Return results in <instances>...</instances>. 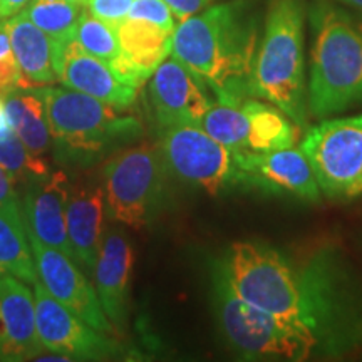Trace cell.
Wrapping results in <instances>:
<instances>
[{
    "label": "cell",
    "instance_id": "11",
    "mask_svg": "<svg viewBox=\"0 0 362 362\" xmlns=\"http://www.w3.org/2000/svg\"><path fill=\"white\" fill-rule=\"evenodd\" d=\"M27 235H29L39 280L49 293L93 329L107 336L117 334L115 325L104 314L96 287H93L88 277L78 269L76 262L57 248L45 245L29 230Z\"/></svg>",
    "mask_w": 362,
    "mask_h": 362
},
{
    "label": "cell",
    "instance_id": "27",
    "mask_svg": "<svg viewBox=\"0 0 362 362\" xmlns=\"http://www.w3.org/2000/svg\"><path fill=\"white\" fill-rule=\"evenodd\" d=\"M74 40L83 51L98 59H103L110 64H112L121 54L117 27L90 16L88 11H84L81 16L79 24L76 27Z\"/></svg>",
    "mask_w": 362,
    "mask_h": 362
},
{
    "label": "cell",
    "instance_id": "21",
    "mask_svg": "<svg viewBox=\"0 0 362 362\" xmlns=\"http://www.w3.org/2000/svg\"><path fill=\"white\" fill-rule=\"evenodd\" d=\"M2 104L8 123L30 155L45 160L51 151L52 134L40 94L35 89L17 88L2 98Z\"/></svg>",
    "mask_w": 362,
    "mask_h": 362
},
{
    "label": "cell",
    "instance_id": "32",
    "mask_svg": "<svg viewBox=\"0 0 362 362\" xmlns=\"http://www.w3.org/2000/svg\"><path fill=\"white\" fill-rule=\"evenodd\" d=\"M21 202L19 194H17L16 185L12 183L11 176L0 165V205H7V203Z\"/></svg>",
    "mask_w": 362,
    "mask_h": 362
},
{
    "label": "cell",
    "instance_id": "19",
    "mask_svg": "<svg viewBox=\"0 0 362 362\" xmlns=\"http://www.w3.org/2000/svg\"><path fill=\"white\" fill-rule=\"evenodd\" d=\"M104 192L93 183H71L66 221L76 264L93 272L104 240Z\"/></svg>",
    "mask_w": 362,
    "mask_h": 362
},
{
    "label": "cell",
    "instance_id": "10",
    "mask_svg": "<svg viewBox=\"0 0 362 362\" xmlns=\"http://www.w3.org/2000/svg\"><path fill=\"white\" fill-rule=\"evenodd\" d=\"M35 300V324L45 351L67 356L69 359H111L123 354L116 339L93 329L78 315L54 298L37 280L33 285Z\"/></svg>",
    "mask_w": 362,
    "mask_h": 362
},
{
    "label": "cell",
    "instance_id": "24",
    "mask_svg": "<svg viewBox=\"0 0 362 362\" xmlns=\"http://www.w3.org/2000/svg\"><path fill=\"white\" fill-rule=\"evenodd\" d=\"M200 128L235 153L250 151L248 148L250 124L242 103L215 101L203 116Z\"/></svg>",
    "mask_w": 362,
    "mask_h": 362
},
{
    "label": "cell",
    "instance_id": "8",
    "mask_svg": "<svg viewBox=\"0 0 362 362\" xmlns=\"http://www.w3.org/2000/svg\"><path fill=\"white\" fill-rule=\"evenodd\" d=\"M158 148L171 176L211 197L233 189H250L238 153L216 141L200 126L163 129Z\"/></svg>",
    "mask_w": 362,
    "mask_h": 362
},
{
    "label": "cell",
    "instance_id": "6",
    "mask_svg": "<svg viewBox=\"0 0 362 362\" xmlns=\"http://www.w3.org/2000/svg\"><path fill=\"white\" fill-rule=\"evenodd\" d=\"M35 90L44 101L52 139L64 156L93 158L139 129L133 117L117 116L116 107L89 94L54 86Z\"/></svg>",
    "mask_w": 362,
    "mask_h": 362
},
{
    "label": "cell",
    "instance_id": "20",
    "mask_svg": "<svg viewBox=\"0 0 362 362\" xmlns=\"http://www.w3.org/2000/svg\"><path fill=\"white\" fill-rule=\"evenodd\" d=\"M19 66V89H39L57 83L56 42L24 12L4 21Z\"/></svg>",
    "mask_w": 362,
    "mask_h": 362
},
{
    "label": "cell",
    "instance_id": "17",
    "mask_svg": "<svg viewBox=\"0 0 362 362\" xmlns=\"http://www.w3.org/2000/svg\"><path fill=\"white\" fill-rule=\"evenodd\" d=\"M134 265V250L123 232L104 237L94 265V287L104 314L117 332H123L129 312V284Z\"/></svg>",
    "mask_w": 362,
    "mask_h": 362
},
{
    "label": "cell",
    "instance_id": "5",
    "mask_svg": "<svg viewBox=\"0 0 362 362\" xmlns=\"http://www.w3.org/2000/svg\"><path fill=\"white\" fill-rule=\"evenodd\" d=\"M210 280L216 325L240 359L296 362L324 359V352L314 339L238 297L225 275L214 265Z\"/></svg>",
    "mask_w": 362,
    "mask_h": 362
},
{
    "label": "cell",
    "instance_id": "16",
    "mask_svg": "<svg viewBox=\"0 0 362 362\" xmlns=\"http://www.w3.org/2000/svg\"><path fill=\"white\" fill-rule=\"evenodd\" d=\"M44 351L35 324L34 292L24 280L4 275L0 277V359H37Z\"/></svg>",
    "mask_w": 362,
    "mask_h": 362
},
{
    "label": "cell",
    "instance_id": "34",
    "mask_svg": "<svg viewBox=\"0 0 362 362\" xmlns=\"http://www.w3.org/2000/svg\"><path fill=\"white\" fill-rule=\"evenodd\" d=\"M334 2H339V4H342V6H347V7H352L362 13V0H334Z\"/></svg>",
    "mask_w": 362,
    "mask_h": 362
},
{
    "label": "cell",
    "instance_id": "3",
    "mask_svg": "<svg viewBox=\"0 0 362 362\" xmlns=\"http://www.w3.org/2000/svg\"><path fill=\"white\" fill-rule=\"evenodd\" d=\"M307 16L312 30L310 116L325 119L362 106V19L330 0L312 2Z\"/></svg>",
    "mask_w": 362,
    "mask_h": 362
},
{
    "label": "cell",
    "instance_id": "15",
    "mask_svg": "<svg viewBox=\"0 0 362 362\" xmlns=\"http://www.w3.org/2000/svg\"><path fill=\"white\" fill-rule=\"evenodd\" d=\"M69 193L71 181L62 170L35 175L25 183L22 210L30 233L74 260L66 221Z\"/></svg>",
    "mask_w": 362,
    "mask_h": 362
},
{
    "label": "cell",
    "instance_id": "31",
    "mask_svg": "<svg viewBox=\"0 0 362 362\" xmlns=\"http://www.w3.org/2000/svg\"><path fill=\"white\" fill-rule=\"evenodd\" d=\"M168 4L171 11H173L176 21H183L193 13L203 11V8L210 7L215 0H165Z\"/></svg>",
    "mask_w": 362,
    "mask_h": 362
},
{
    "label": "cell",
    "instance_id": "35",
    "mask_svg": "<svg viewBox=\"0 0 362 362\" xmlns=\"http://www.w3.org/2000/svg\"><path fill=\"white\" fill-rule=\"evenodd\" d=\"M69 2H74V4H81V6H86V2H88V0H69Z\"/></svg>",
    "mask_w": 362,
    "mask_h": 362
},
{
    "label": "cell",
    "instance_id": "30",
    "mask_svg": "<svg viewBox=\"0 0 362 362\" xmlns=\"http://www.w3.org/2000/svg\"><path fill=\"white\" fill-rule=\"evenodd\" d=\"M134 0H88L86 11L107 24L117 27L126 21Z\"/></svg>",
    "mask_w": 362,
    "mask_h": 362
},
{
    "label": "cell",
    "instance_id": "28",
    "mask_svg": "<svg viewBox=\"0 0 362 362\" xmlns=\"http://www.w3.org/2000/svg\"><path fill=\"white\" fill-rule=\"evenodd\" d=\"M126 19L151 22L171 33H175L176 24H178L173 11L165 0H134Z\"/></svg>",
    "mask_w": 362,
    "mask_h": 362
},
{
    "label": "cell",
    "instance_id": "29",
    "mask_svg": "<svg viewBox=\"0 0 362 362\" xmlns=\"http://www.w3.org/2000/svg\"><path fill=\"white\" fill-rule=\"evenodd\" d=\"M19 88V66L13 56L6 24L0 21V98Z\"/></svg>",
    "mask_w": 362,
    "mask_h": 362
},
{
    "label": "cell",
    "instance_id": "33",
    "mask_svg": "<svg viewBox=\"0 0 362 362\" xmlns=\"http://www.w3.org/2000/svg\"><path fill=\"white\" fill-rule=\"evenodd\" d=\"M33 0H0V21H7L11 17L24 11Z\"/></svg>",
    "mask_w": 362,
    "mask_h": 362
},
{
    "label": "cell",
    "instance_id": "1",
    "mask_svg": "<svg viewBox=\"0 0 362 362\" xmlns=\"http://www.w3.org/2000/svg\"><path fill=\"white\" fill-rule=\"evenodd\" d=\"M211 265L238 297L314 339L324 359L362 349V285L337 247L292 253L235 242Z\"/></svg>",
    "mask_w": 362,
    "mask_h": 362
},
{
    "label": "cell",
    "instance_id": "12",
    "mask_svg": "<svg viewBox=\"0 0 362 362\" xmlns=\"http://www.w3.org/2000/svg\"><path fill=\"white\" fill-rule=\"evenodd\" d=\"M210 93V88L175 56L156 67L148 84L149 107L161 129L200 126L215 103Z\"/></svg>",
    "mask_w": 362,
    "mask_h": 362
},
{
    "label": "cell",
    "instance_id": "36",
    "mask_svg": "<svg viewBox=\"0 0 362 362\" xmlns=\"http://www.w3.org/2000/svg\"><path fill=\"white\" fill-rule=\"evenodd\" d=\"M0 107H2V98H0Z\"/></svg>",
    "mask_w": 362,
    "mask_h": 362
},
{
    "label": "cell",
    "instance_id": "22",
    "mask_svg": "<svg viewBox=\"0 0 362 362\" xmlns=\"http://www.w3.org/2000/svg\"><path fill=\"white\" fill-rule=\"evenodd\" d=\"M0 274L33 285L39 280L21 202L0 205Z\"/></svg>",
    "mask_w": 362,
    "mask_h": 362
},
{
    "label": "cell",
    "instance_id": "13",
    "mask_svg": "<svg viewBox=\"0 0 362 362\" xmlns=\"http://www.w3.org/2000/svg\"><path fill=\"white\" fill-rule=\"evenodd\" d=\"M56 47L59 83L89 94L119 111L133 106L141 86L123 78L110 62L83 51L74 39L62 45L56 44Z\"/></svg>",
    "mask_w": 362,
    "mask_h": 362
},
{
    "label": "cell",
    "instance_id": "9",
    "mask_svg": "<svg viewBox=\"0 0 362 362\" xmlns=\"http://www.w3.org/2000/svg\"><path fill=\"white\" fill-rule=\"evenodd\" d=\"M298 148L309 161L320 193L330 200L362 194V115L325 117L307 128Z\"/></svg>",
    "mask_w": 362,
    "mask_h": 362
},
{
    "label": "cell",
    "instance_id": "14",
    "mask_svg": "<svg viewBox=\"0 0 362 362\" xmlns=\"http://www.w3.org/2000/svg\"><path fill=\"white\" fill-rule=\"evenodd\" d=\"M240 166L247 173L250 189L269 194H287L317 203L322 198L312 168L300 148L275 151L238 153Z\"/></svg>",
    "mask_w": 362,
    "mask_h": 362
},
{
    "label": "cell",
    "instance_id": "25",
    "mask_svg": "<svg viewBox=\"0 0 362 362\" xmlns=\"http://www.w3.org/2000/svg\"><path fill=\"white\" fill-rule=\"evenodd\" d=\"M22 12L54 42L62 45L74 39L84 8L69 0H33Z\"/></svg>",
    "mask_w": 362,
    "mask_h": 362
},
{
    "label": "cell",
    "instance_id": "7",
    "mask_svg": "<svg viewBox=\"0 0 362 362\" xmlns=\"http://www.w3.org/2000/svg\"><path fill=\"white\" fill-rule=\"evenodd\" d=\"M170 171L158 146L117 153L103 168V192L111 218L134 230L146 228L160 215Z\"/></svg>",
    "mask_w": 362,
    "mask_h": 362
},
{
    "label": "cell",
    "instance_id": "4",
    "mask_svg": "<svg viewBox=\"0 0 362 362\" xmlns=\"http://www.w3.org/2000/svg\"><path fill=\"white\" fill-rule=\"evenodd\" d=\"M304 0H270L252 72L250 96L284 111L309 128Z\"/></svg>",
    "mask_w": 362,
    "mask_h": 362
},
{
    "label": "cell",
    "instance_id": "26",
    "mask_svg": "<svg viewBox=\"0 0 362 362\" xmlns=\"http://www.w3.org/2000/svg\"><path fill=\"white\" fill-rule=\"evenodd\" d=\"M0 165L11 176L16 187L25 185L29 178L35 175H44L51 171L49 163L30 155L25 144L21 141L19 136L12 129L6 111H4V104L0 107Z\"/></svg>",
    "mask_w": 362,
    "mask_h": 362
},
{
    "label": "cell",
    "instance_id": "23",
    "mask_svg": "<svg viewBox=\"0 0 362 362\" xmlns=\"http://www.w3.org/2000/svg\"><path fill=\"white\" fill-rule=\"evenodd\" d=\"M247 112L248 148L250 151L265 153L275 149L296 146L298 139V126L274 104L262 99L248 98L242 103Z\"/></svg>",
    "mask_w": 362,
    "mask_h": 362
},
{
    "label": "cell",
    "instance_id": "2",
    "mask_svg": "<svg viewBox=\"0 0 362 362\" xmlns=\"http://www.w3.org/2000/svg\"><path fill=\"white\" fill-rule=\"evenodd\" d=\"M264 29L257 0H230L176 24L171 56L210 88L215 101L243 103Z\"/></svg>",
    "mask_w": 362,
    "mask_h": 362
},
{
    "label": "cell",
    "instance_id": "18",
    "mask_svg": "<svg viewBox=\"0 0 362 362\" xmlns=\"http://www.w3.org/2000/svg\"><path fill=\"white\" fill-rule=\"evenodd\" d=\"M121 54L112 67L131 83L143 86L171 54L173 33L146 21L126 19L117 25Z\"/></svg>",
    "mask_w": 362,
    "mask_h": 362
},
{
    "label": "cell",
    "instance_id": "37",
    "mask_svg": "<svg viewBox=\"0 0 362 362\" xmlns=\"http://www.w3.org/2000/svg\"><path fill=\"white\" fill-rule=\"evenodd\" d=\"M0 277H4V274H0Z\"/></svg>",
    "mask_w": 362,
    "mask_h": 362
}]
</instances>
